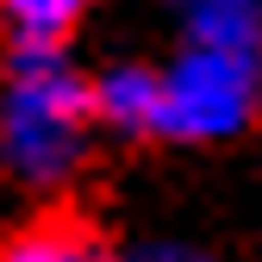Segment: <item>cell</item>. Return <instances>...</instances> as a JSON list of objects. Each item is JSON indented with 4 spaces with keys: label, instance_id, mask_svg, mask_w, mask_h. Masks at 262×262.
<instances>
[{
    "label": "cell",
    "instance_id": "6da1fadb",
    "mask_svg": "<svg viewBox=\"0 0 262 262\" xmlns=\"http://www.w3.org/2000/svg\"><path fill=\"white\" fill-rule=\"evenodd\" d=\"M94 119V88L50 44H19L0 100V150L19 175L56 181L81 162V138Z\"/></svg>",
    "mask_w": 262,
    "mask_h": 262
},
{
    "label": "cell",
    "instance_id": "7a4b0ae2",
    "mask_svg": "<svg viewBox=\"0 0 262 262\" xmlns=\"http://www.w3.org/2000/svg\"><path fill=\"white\" fill-rule=\"evenodd\" d=\"M256 119V62L244 50L200 44L162 75V138L219 144Z\"/></svg>",
    "mask_w": 262,
    "mask_h": 262
},
{
    "label": "cell",
    "instance_id": "3957f363",
    "mask_svg": "<svg viewBox=\"0 0 262 262\" xmlns=\"http://www.w3.org/2000/svg\"><path fill=\"white\" fill-rule=\"evenodd\" d=\"M0 262H119L100 225H88L75 206H50L38 219L0 231Z\"/></svg>",
    "mask_w": 262,
    "mask_h": 262
},
{
    "label": "cell",
    "instance_id": "277c9868",
    "mask_svg": "<svg viewBox=\"0 0 262 262\" xmlns=\"http://www.w3.org/2000/svg\"><path fill=\"white\" fill-rule=\"evenodd\" d=\"M94 119L125 138H162V75L156 69H106L94 81Z\"/></svg>",
    "mask_w": 262,
    "mask_h": 262
},
{
    "label": "cell",
    "instance_id": "5b68a950",
    "mask_svg": "<svg viewBox=\"0 0 262 262\" xmlns=\"http://www.w3.org/2000/svg\"><path fill=\"white\" fill-rule=\"evenodd\" d=\"M181 13L193 25V38L212 50H256L262 38V0H181Z\"/></svg>",
    "mask_w": 262,
    "mask_h": 262
},
{
    "label": "cell",
    "instance_id": "8992f818",
    "mask_svg": "<svg viewBox=\"0 0 262 262\" xmlns=\"http://www.w3.org/2000/svg\"><path fill=\"white\" fill-rule=\"evenodd\" d=\"M88 13V0H0V19L19 31V44H62Z\"/></svg>",
    "mask_w": 262,
    "mask_h": 262
},
{
    "label": "cell",
    "instance_id": "52a82bcc",
    "mask_svg": "<svg viewBox=\"0 0 262 262\" xmlns=\"http://www.w3.org/2000/svg\"><path fill=\"white\" fill-rule=\"evenodd\" d=\"M138 262H200V256H187V250H175V244H150Z\"/></svg>",
    "mask_w": 262,
    "mask_h": 262
}]
</instances>
